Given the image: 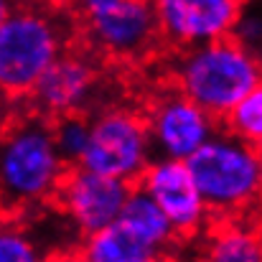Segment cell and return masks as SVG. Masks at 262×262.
Instances as JSON below:
<instances>
[{
  "label": "cell",
  "instance_id": "cell-1",
  "mask_svg": "<svg viewBox=\"0 0 262 262\" xmlns=\"http://www.w3.org/2000/svg\"><path fill=\"white\" fill-rule=\"evenodd\" d=\"M67 171L49 117H23L0 130V211H26L54 199Z\"/></svg>",
  "mask_w": 262,
  "mask_h": 262
},
{
  "label": "cell",
  "instance_id": "cell-2",
  "mask_svg": "<svg viewBox=\"0 0 262 262\" xmlns=\"http://www.w3.org/2000/svg\"><path fill=\"white\" fill-rule=\"evenodd\" d=\"M171 79L206 112L224 120L232 107L262 82V61L234 36H224L178 49Z\"/></svg>",
  "mask_w": 262,
  "mask_h": 262
},
{
  "label": "cell",
  "instance_id": "cell-3",
  "mask_svg": "<svg viewBox=\"0 0 262 262\" xmlns=\"http://www.w3.org/2000/svg\"><path fill=\"white\" fill-rule=\"evenodd\" d=\"M186 163L214 219L262 209V161L255 143L219 127Z\"/></svg>",
  "mask_w": 262,
  "mask_h": 262
},
{
  "label": "cell",
  "instance_id": "cell-4",
  "mask_svg": "<svg viewBox=\"0 0 262 262\" xmlns=\"http://www.w3.org/2000/svg\"><path fill=\"white\" fill-rule=\"evenodd\" d=\"M72 28L51 8L20 5L0 20V97H28L67 51Z\"/></svg>",
  "mask_w": 262,
  "mask_h": 262
},
{
  "label": "cell",
  "instance_id": "cell-5",
  "mask_svg": "<svg viewBox=\"0 0 262 262\" xmlns=\"http://www.w3.org/2000/svg\"><path fill=\"white\" fill-rule=\"evenodd\" d=\"M89 120L92 135L79 166L138 183V178L156 158L145 115L130 107H107L94 112Z\"/></svg>",
  "mask_w": 262,
  "mask_h": 262
},
{
  "label": "cell",
  "instance_id": "cell-6",
  "mask_svg": "<svg viewBox=\"0 0 262 262\" xmlns=\"http://www.w3.org/2000/svg\"><path fill=\"white\" fill-rule=\"evenodd\" d=\"M74 5L92 49L110 59L138 61L163 41L153 0H77Z\"/></svg>",
  "mask_w": 262,
  "mask_h": 262
},
{
  "label": "cell",
  "instance_id": "cell-7",
  "mask_svg": "<svg viewBox=\"0 0 262 262\" xmlns=\"http://www.w3.org/2000/svg\"><path fill=\"white\" fill-rule=\"evenodd\" d=\"M145 120L156 156L178 161H188L201 145H206L222 122L176 84L153 94L145 110Z\"/></svg>",
  "mask_w": 262,
  "mask_h": 262
},
{
  "label": "cell",
  "instance_id": "cell-8",
  "mask_svg": "<svg viewBox=\"0 0 262 262\" xmlns=\"http://www.w3.org/2000/svg\"><path fill=\"white\" fill-rule=\"evenodd\" d=\"M133 186L135 183L130 181L97 173L77 163L69 166L54 201L64 214V219L82 237H87L92 232L110 227L120 216Z\"/></svg>",
  "mask_w": 262,
  "mask_h": 262
},
{
  "label": "cell",
  "instance_id": "cell-9",
  "mask_svg": "<svg viewBox=\"0 0 262 262\" xmlns=\"http://www.w3.org/2000/svg\"><path fill=\"white\" fill-rule=\"evenodd\" d=\"M138 186L145 188L163 209L178 239H196L214 222V214L206 206L186 161L156 156L145 173L138 178Z\"/></svg>",
  "mask_w": 262,
  "mask_h": 262
},
{
  "label": "cell",
  "instance_id": "cell-10",
  "mask_svg": "<svg viewBox=\"0 0 262 262\" xmlns=\"http://www.w3.org/2000/svg\"><path fill=\"white\" fill-rule=\"evenodd\" d=\"M99 77L94 61L79 51H64L36 82L28 94L36 112L56 120L74 112H87L94 104Z\"/></svg>",
  "mask_w": 262,
  "mask_h": 262
},
{
  "label": "cell",
  "instance_id": "cell-11",
  "mask_svg": "<svg viewBox=\"0 0 262 262\" xmlns=\"http://www.w3.org/2000/svg\"><path fill=\"white\" fill-rule=\"evenodd\" d=\"M163 41L176 49L232 36L242 0H153Z\"/></svg>",
  "mask_w": 262,
  "mask_h": 262
},
{
  "label": "cell",
  "instance_id": "cell-12",
  "mask_svg": "<svg viewBox=\"0 0 262 262\" xmlns=\"http://www.w3.org/2000/svg\"><path fill=\"white\" fill-rule=\"evenodd\" d=\"M115 222L130 237H135L150 252L153 260H163L166 255H171V250L181 242L173 224L163 214V209L138 183L133 186V191H130V196H127V201H125V206H122V211H120V216Z\"/></svg>",
  "mask_w": 262,
  "mask_h": 262
},
{
  "label": "cell",
  "instance_id": "cell-13",
  "mask_svg": "<svg viewBox=\"0 0 262 262\" xmlns=\"http://www.w3.org/2000/svg\"><path fill=\"white\" fill-rule=\"evenodd\" d=\"M204 257L214 262H262V234L257 219H219L206 237Z\"/></svg>",
  "mask_w": 262,
  "mask_h": 262
},
{
  "label": "cell",
  "instance_id": "cell-14",
  "mask_svg": "<svg viewBox=\"0 0 262 262\" xmlns=\"http://www.w3.org/2000/svg\"><path fill=\"white\" fill-rule=\"evenodd\" d=\"M79 257L89 262H153L150 252L135 237H130L117 222L87 234Z\"/></svg>",
  "mask_w": 262,
  "mask_h": 262
},
{
  "label": "cell",
  "instance_id": "cell-15",
  "mask_svg": "<svg viewBox=\"0 0 262 262\" xmlns=\"http://www.w3.org/2000/svg\"><path fill=\"white\" fill-rule=\"evenodd\" d=\"M89 135H92V120L84 117V112H74L54 120V138L69 166H77L82 161L89 145Z\"/></svg>",
  "mask_w": 262,
  "mask_h": 262
},
{
  "label": "cell",
  "instance_id": "cell-16",
  "mask_svg": "<svg viewBox=\"0 0 262 262\" xmlns=\"http://www.w3.org/2000/svg\"><path fill=\"white\" fill-rule=\"evenodd\" d=\"M222 122L234 135H239V138H245V140L257 145L262 140V82L255 89H250L232 107V112Z\"/></svg>",
  "mask_w": 262,
  "mask_h": 262
},
{
  "label": "cell",
  "instance_id": "cell-17",
  "mask_svg": "<svg viewBox=\"0 0 262 262\" xmlns=\"http://www.w3.org/2000/svg\"><path fill=\"white\" fill-rule=\"evenodd\" d=\"M232 36L262 61V0H242Z\"/></svg>",
  "mask_w": 262,
  "mask_h": 262
},
{
  "label": "cell",
  "instance_id": "cell-18",
  "mask_svg": "<svg viewBox=\"0 0 262 262\" xmlns=\"http://www.w3.org/2000/svg\"><path fill=\"white\" fill-rule=\"evenodd\" d=\"M41 257L36 242L18 227H0V262H36Z\"/></svg>",
  "mask_w": 262,
  "mask_h": 262
},
{
  "label": "cell",
  "instance_id": "cell-19",
  "mask_svg": "<svg viewBox=\"0 0 262 262\" xmlns=\"http://www.w3.org/2000/svg\"><path fill=\"white\" fill-rule=\"evenodd\" d=\"M13 8H15V3H13V0H0V20H3Z\"/></svg>",
  "mask_w": 262,
  "mask_h": 262
},
{
  "label": "cell",
  "instance_id": "cell-20",
  "mask_svg": "<svg viewBox=\"0 0 262 262\" xmlns=\"http://www.w3.org/2000/svg\"><path fill=\"white\" fill-rule=\"evenodd\" d=\"M257 153H260V161H262V140L257 143Z\"/></svg>",
  "mask_w": 262,
  "mask_h": 262
},
{
  "label": "cell",
  "instance_id": "cell-21",
  "mask_svg": "<svg viewBox=\"0 0 262 262\" xmlns=\"http://www.w3.org/2000/svg\"><path fill=\"white\" fill-rule=\"evenodd\" d=\"M257 227H260V234H262V214L257 216Z\"/></svg>",
  "mask_w": 262,
  "mask_h": 262
}]
</instances>
